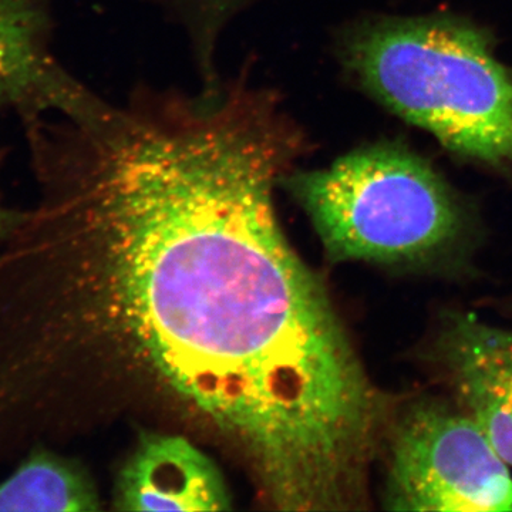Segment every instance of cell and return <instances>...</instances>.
Wrapping results in <instances>:
<instances>
[{
    "label": "cell",
    "instance_id": "5",
    "mask_svg": "<svg viewBox=\"0 0 512 512\" xmlns=\"http://www.w3.org/2000/svg\"><path fill=\"white\" fill-rule=\"evenodd\" d=\"M410 356L431 389L466 413L512 468V326L443 306Z\"/></svg>",
    "mask_w": 512,
    "mask_h": 512
},
{
    "label": "cell",
    "instance_id": "6",
    "mask_svg": "<svg viewBox=\"0 0 512 512\" xmlns=\"http://www.w3.org/2000/svg\"><path fill=\"white\" fill-rule=\"evenodd\" d=\"M87 93L57 60L46 0H0V110L29 126L67 113Z\"/></svg>",
    "mask_w": 512,
    "mask_h": 512
},
{
    "label": "cell",
    "instance_id": "2",
    "mask_svg": "<svg viewBox=\"0 0 512 512\" xmlns=\"http://www.w3.org/2000/svg\"><path fill=\"white\" fill-rule=\"evenodd\" d=\"M279 185L332 262L450 282L480 274L485 235L476 205L402 141L357 147L319 170L292 168Z\"/></svg>",
    "mask_w": 512,
    "mask_h": 512
},
{
    "label": "cell",
    "instance_id": "8",
    "mask_svg": "<svg viewBox=\"0 0 512 512\" xmlns=\"http://www.w3.org/2000/svg\"><path fill=\"white\" fill-rule=\"evenodd\" d=\"M100 510V495L89 473L47 450L35 451L0 483V511Z\"/></svg>",
    "mask_w": 512,
    "mask_h": 512
},
{
    "label": "cell",
    "instance_id": "9",
    "mask_svg": "<svg viewBox=\"0 0 512 512\" xmlns=\"http://www.w3.org/2000/svg\"><path fill=\"white\" fill-rule=\"evenodd\" d=\"M13 218H15V214H12V212L6 210V208H3L2 204H0V239L8 232L10 225H12Z\"/></svg>",
    "mask_w": 512,
    "mask_h": 512
},
{
    "label": "cell",
    "instance_id": "3",
    "mask_svg": "<svg viewBox=\"0 0 512 512\" xmlns=\"http://www.w3.org/2000/svg\"><path fill=\"white\" fill-rule=\"evenodd\" d=\"M338 57L363 92L448 153L512 171V70L480 26L444 13L370 16L343 29Z\"/></svg>",
    "mask_w": 512,
    "mask_h": 512
},
{
    "label": "cell",
    "instance_id": "1",
    "mask_svg": "<svg viewBox=\"0 0 512 512\" xmlns=\"http://www.w3.org/2000/svg\"><path fill=\"white\" fill-rule=\"evenodd\" d=\"M40 197L0 244V399L43 427L144 399L281 511L369 507L397 397L367 375L274 191L309 150L271 90L92 94L29 131Z\"/></svg>",
    "mask_w": 512,
    "mask_h": 512
},
{
    "label": "cell",
    "instance_id": "4",
    "mask_svg": "<svg viewBox=\"0 0 512 512\" xmlns=\"http://www.w3.org/2000/svg\"><path fill=\"white\" fill-rule=\"evenodd\" d=\"M390 511H512L511 468L443 393L397 397L380 456Z\"/></svg>",
    "mask_w": 512,
    "mask_h": 512
},
{
    "label": "cell",
    "instance_id": "10",
    "mask_svg": "<svg viewBox=\"0 0 512 512\" xmlns=\"http://www.w3.org/2000/svg\"><path fill=\"white\" fill-rule=\"evenodd\" d=\"M500 311L501 312H507L508 315L512 316V296H507V298H504L503 301L500 302Z\"/></svg>",
    "mask_w": 512,
    "mask_h": 512
},
{
    "label": "cell",
    "instance_id": "7",
    "mask_svg": "<svg viewBox=\"0 0 512 512\" xmlns=\"http://www.w3.org/2000/svg\"><path fill=\"white\" fill-rule=\"evenodd\" d=\"M117 511L218 512L232 510L220 468L181 434L146 433L114 484Z\"/></svg>",
    "mask_w": 512,
    "mask_h": 512
}]
</instances>
